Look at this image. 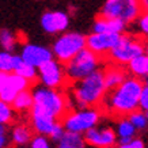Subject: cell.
<instances>
[{
  "mask_svg": "<svg viewBox=\"0 0 148 148\" xmlns=\"http://www.w3.org/2000/svg\"><path fill=\"white\" fill-rule=\"evenodd\" d=\"M143 82L139 77H126L117 88L105 94L102 102L108 103L109 110L120 116H128L139 109V99L143 91Z\"/></svg>",
  "mask_w": 148,
  "mask_h": 148,
  "instance_id": "cell-1",
  "label": "cell"
},
{
  "mask_svg": "<svg viewBox=\"0 0 148 148\" xmlns=\"http://www.w3.org/2000/svg\"><path fill=\"white\" fill-rule=\"evenodd\" d=\"M33 103L30 116H44L52 118H61L67 113V98L57 88L45 86H36L32 90Z\"/></svg>",
  "mask_w": 148,
  "mask_h": 148,
  "instance_id": "cell-2",
  "label": "cell"
},
{
  "mask_svg": "<svg viewBox=\"0 0 148 148\" xmlns=\"http://www.w3.org/2000/svg\"><path fill=\"white\" fill-rule=\"evenodd\" d=\"M105 94L106 88H105L102 69H97L88 76L73 82L72 95L80 109L92 108L98 105L99 102H102Z\"/></svg>",
  "mask_w": 148,
  "mask_h": 148,
  "instance_id": "cell-3",
  "label": "cell"
},
{
  "mask_svg": "<svg viewBox=\"0 0 148 148\" xmlns=\"http://www.w3.org/2000/svg\"><path fill=\"white\" fill-rule=\"evenodd\" d=\"M101 57L90 49H82L79 53H76L73 57L67 61L64 65V72H65V77L67 80L71 83L77 82L83 79V77L88 76L90 73L99 69L101 67Z\"/></svg>",
  "mask_w": 148,
  "mask_h": 148,
  "instance_id": "cell-4",
  "label": "cell"
},
{
  "mask_svg": "<svg viewBox=\"0 0 148 148\" xmlns=\"http://www.w3.org/2000/svg\"><path fill=\"white\" fill-rule=\"evenodd\" d=\"M141 12L143 7L140 0H105L99 15L118 19L125 25H130L136 22Z\"/></svg>",
  "mask_w": 148,
  "mask_h": 148,
  "instance_id": "cell-5",
  "label": "cell"
},
{
  "mask_svg": "<svg viewBox=\"0 0 148 148\" xmlns=\"http://www.w3.org/2000/svg\"><path fill=\"white\" fill-rule=\"evenodd\" d=\"M84 48L86 36L76 32H64L54 40L50 50L58 63L65 64Z\"/></svg>",
  "mask_w": 148,
  "mask_h": 148,
  "instance_id": "cell-6",
  "label": "cell"
},
{
  "mask_svg": "<svg viewBox=\"0 0 148 148\" xmlns=\"http://www.w3.org/2000/svg\"><path fill=\"white\" fill-rule=\"evenodd\" d=\"M145 45L140 38L129 34H122L120 42L108 54V58L117 65H128L132 58L144 54Z\"/></svg>",
  "mask_w": 148,
  "mask_h": 148,
  "instance_id": "cell-7",
  "label": "cell"
},
{
  "mask_svg": "<svg viewBox=\"0 0 148 148\" xmlns=\"http://www.w3.org/2000/svg\"><path fill=\"white\" fill-rule=\"evenodd\" d=\"M101 120V112L94 108H86L75 112H67L63 116L61 124L64 129L73 133H84L95 126Z\"/></svg>",
  "mask_w": 148,
  "mask_h": 148,
  "instance_id": "cell-8",
  "label": "cell"
},
{
  "mask_svg": "<svg viewBox=\"0 0 148 148\" xmlns=\"http://www.w3.org/2000/svg\"><path fill=\"white\" fill-rule=\"evenodd\" d=\"M38 71V79L41 84L49 87V88H60L61 86L67 82L65 72H64V65L58 63L56 58L48 60L46 63L41 64L37 68Z\"/></svg>",
  "mask_w": 148,
  "mask_h": 148,
  "instance_id": "cell-9",
  "label": "cell"
},
{
  "mask_svg": "<svg viewBox=\"0 0 148 148\" xmlns=\"http://www.w3.org/2000/svg\"><path fill=\"white\" fill-rule=\"evenodd\" d=\"M122 34L113 33H91L86 37V48L98 54L99 57L108 56L109 52L120 42Z\"/></svg>",
  "mask_w": 148,
  "mask_h": 148,
  "instance_id": "cell-10",
  "label": "cell"
},
{
  "mask_svg": "<svg viewBox=\"0 0 148 148\" xmlns=\"http://www.w3.org/2000/svg\"><path fill=\"white\" fill-rule=\"evenodd\" d=\"M83 139L94 148H112L117 144L116 130L110 126H92L84 132Z\"/></svg>",
  "mask_w": 148,
  "mask_h": 148,
  "instance_id": "cell-11",
  "label": "cell"
},
{
  "mask_svg": "<svg viewBox=\"0 0 148 148\" xmlns=\"http://www.w3.org/2000/svg\"><path fill=\"white\" fill-rule=\"evenodd\" d=\"M41 27L48 34H61L69 27V15L65 11H46L41 16Z\"/></svg>",
  "mask_w": 148,
  "mask_h": 148,
  "instance_id": "cell-12",
  "label": "cell"
},
{
  "mask_svg": "<svg viewBox=\"0 0 148 148\" xmlns=\"http://www.w3.org/2000/svg\"><path fill=\"white\" fill-rule=\"evenodd\" d=\"M19 56L25 63L30 64V65L36 68H38L41 64L46 63L48 60L53 58V53H52V50L49 48L38 45V44H30V42H26L22 46V50H21Z\"/></svg>",
  "mask_w": 148,
  "mask_h": 148,
  "instance_id": "cell-13",
  "label": "cell"
},
{
  "mask_svg": "<svg viewBox=\"0 0 148 148\" xmlns=\"http://www.w3.org/2000/svg\"><path fill=\"white\" fill-rule=\"evenodd\" d=\"M126 26L124 22L118 19L106 18L99 15L98 18L94 21L92 25V33H113V34H124L126 30Z\"/></svg>",
  "mask_w": 148,
  "mask_h": 148,
  "instance_id": "cell-14",
  "label": "cell"
},
{
  "mask_svg": "<svg viewBox=\"0 0 148 148\" xmlns=\"http://www.w3.org/2000/svg\"><path fill=\"white\" fill-rule=\"evenodd\" d=\"M126 77H128L126 71L121 68V65L112 64L110 67H106V69H103V82H105L106 91H112L117 88Z\"/></svg>",
  "mask_w": 148,
  "mask_h": 148,
  "instance_id": "cell-15",
  "label": "cell"
},
{
  "mask_svg": "<svg viewBox=\"0 0 148 148\" xmlns=\"http://www.w3.org/2000/svg\"><path fill=\"white\" fill-rule=\"evenodd\" d=\"M12 72L19 75V76L25 77L30 83H34L38 79V71H37V68L30 65V64L25 63L19 54L14 56V71Z\"/></svg>",
  "mask_w": 148,
  "mask_h": 148,
  "instance_id": "cell-16",
  "label": "cell"
},
{
  "mask_svg": "<svg viewBox=\"0 0 148 148\" xmlns=\"http://www.w3.org/2000/svg\"><path fill=\"white\" fill-rule=\"evenodd\" d=\"M32 118V128L37 135L49 136L53 126L58 120L52 118V117H44V116H30Z\"/></svg>",
  "mask_w": 148,
  "mask_h": 148,
  "instance_id": "cell-17",
  "label": "cell"
},
{
  "mask_svg": "<svg viewBox=\"0 0 148 148\" xmlns=\"http://www.w3.org/2000/svg\"><path fill=\"white\" fill-rule=\"evenodd\" d=\"M33 103V94H32V90L30 88H27V90H23L21 92L16 94V97L14 98L12 103H11V106L15 112H30V109H32Z\"/></svg>",
  "mask_w": 148,
  "mask_h": 148,
  "instance_id": "cell-18",
  "label": "cell"
},
{
  "mask_svg": "<svg viewBox=\"0 0 148 148\" xmlns=\"http://www.w3.org/2000/svg\"><path fill=\"white\" fill-rule=\"evenodd\" d=\"M56 148H86V141L80 133L65 130L64 136L57 141Z\"/></svg>",
  "mask_w": 148,
  "mask_h": 148,
  "instance_id": "cell-19",
  "label": "cell"
},
{
  "mask_svg": "<svg viewBox=\"0 0 148 148\" xmlns=\"http://www.w3.org/2000/svg\"><path fill=\"white\" fill-rule=\"evenodd\" d=\"M32 129L27 125H16L12 129V133H11V141H12L15 145H25V144L30 143L32 140Z\"/></svg>",
  "mask_w": 148,
  "mask_h": 148,
  "instance_id": "cell-20",
  "label": "cell"
},
{
  "mask_svg": "<svg viewBox=\"0 0 148 148\" xmlns=\"http://www.w3.org/2000/svg\"><path fill=\"white\" fill-rule=\"evenodd\" d=\"M18 44V38L16 34L10 30V29H1L0 30V45L5 52H11L12 53Z\"/></svg>",
  "mask_w": 148,
  "mask_h": 148,
  "instance_id": "cell-21",
  "label": "cell"
},
{
  "mask_svg": "<svg viewBox=\"0 0 148 148\" xmlns=\"http://www.w3.org/2000/svg\"><path fill=\"white\" fill-rule=\"evenodd\" d=\"M145 61H147V54L145 53L132 58L128 63V71L135 77H144L145 76Z\"/></svg>",
  "mask_w": 148,
  "mask_h": 148,
  "instance_id": "cell-22",
  "label": "cell"
},
{
  "mask_svg": "<svg viewBox=\"0 0 148 148\" xmlns=\"http://www.w3.org/2000/svg\"><path fill=\"white\" fill-rule=\"evenodd\" d=\"M5 86H8L10 88L15 92H21L23 90H27V88H30V86L32 83L29 80H26L25 77L19 76L16 73H8V76H7V82H5Z\"/></svg>",
  "mask_w": 148,
  "mask_h": 148,
  "instance_id": "cell-23",
  "label": "cell"
},
{
  "mask_svg": "<svg viewBox=\"0 0 148 148\" xmlns=\"http://www.w3.org/2000/svg\"><path fill=\"white\" fill-rule=\"evenodd\" d=\"M116 135L118 137H135L136 128L132 125V122L128 118H122L118 121L116 128Z\"/></svg>",
  "mask_w": 148,
  "mask_h": 148,
  "instance_id": "cell-24",
  "label": "cell"
},
{
  "mask_svg": "<svg viewBox=\"0 0 148 148\" xmlns=\"http://www.w3.org/2000/svg\"><path fill=\"white\" fill-rule=\"evenodd\" d=\"M15 120V110L11 105L0 101V125H8Z\"/></svg>",
  "mask_w": 148,
  "mask_h": 148,
  "instance_id": "cell-25",
  "label": "cell"
},
{
  "mask_svg": "<svg viewBox=\"0 0 148 148\" xmlns=\"http://www.w3.org/2000/svg\"><path fill=\"white\" fill-rule=\"evenodd\" d=\"M128 120L132 122V125L136 128V130H141L144 128H147V117H145V113L139 112V110H135L130 114H128Z\"/></svg>",
  "mask_w": 148,
  "mask_h": 148,
  "instance_id": "cell-26",
  "label": "cell"
},
{
  "mask_svg": "<svg viewBox=\"0 0 148 148\" xmlns=\"http://www.w3.org/2000/svg\"><path fill=\"white\" fill-rule=\"evenodd\" d=\"M14 56L11 52H0V72L11 73L14 71Z\"/></svg>",
  "mask_w": 148,
  "mask_h": 148,
  "instance_id": "cell-27",
  "label": "cell"
},
{
  "mask_svg": "<svg viewBox=\"0 0 148 148\" xmlns=\"http://www.w3.org/2000/svg\"><path fill=\"white\" fill-rule=\"evenodd\" d=\"M30 147L32 148H52L48 136H42V135H37L34 137H32L30 140Z\"/></svg>",
  "mask_w": 148,
  "mask_h": 148,
  "instance_id": "cell-28",
  "label": "cell"
},
{
  "mask_svg": "<svg viewBox=\"0 0 148 148\" xmlns=\"http://www.w3.org/2000/svg\"><path fill=\"white\" fill-rule=\"evenodd\" d=\"M136 25H137L140 34L148 37V11H143L140 14V16L136 19Z\"/></svg>",
  "mask_w": 148,
  "mask_h": 148,
  "instance_id": "cell-29",
  "label": "cell"
},
{
  "mask_svg": "<svg viewBox=\"0 0 148 148\" xmlns=\"http://www.w3.org/2000/svg\"><path fill=\"white\" fill-rule=\"evenodd\" d=\"M64 133H65V129H64L63 124H61V121H57V122H56V125L53 126L52 132H50V135L48 136V137H49L53 143H57L58 140L64 136Z\"/></svg>",
  "mask_w": 148,
  "mask_h": 148,
  "instance_id": "cell-30",
  "label": "cell"
},
{
  "mask_svg": "<svg viewBox=\"0 0 148 148\" xmlns=\"http://www.w3.org/2000/svg\"><path fill=\"white\" fill-rule=\"evenodd\" d=\"M11 144V137L5 125H0V148H8Z\"/></svg>",
  "mask_w": 148,
  "mask_h": 148,
  "instance_id": "cell-31",
  "label": "cell"
},
{
  "mask_svg": "<svg viewBox=\"0 0 148 148\" xmlns=\"http://www.w3.org/2000/svg\"><path fill=\"white\" fill-rule=\"evenodd\" d=\"M139 108L143 112H148V87H145V86L143 87V91H141V95H140Z\"/></svg>",
  "mask_w": 148,
  "mask_h": 148,
  "instance_id": "cell-32",
  "label": "cell"
},
{
  "mask_svg": "<svg viewBox=\"0 0 148 148\" xmlns=\"http://www.w3.org/2000/svg\"><path fill=\"white\" fill-rule=\"evenodd\" d=\"M118 148H145V144L141 139H133L126 144H118Z\"/></svg>",
  "mask_w": 148,
  "mask_h": 148,
  "instance_id": "cell-33",
  "label": "cell"
},
{
  "mask_svg": "<svg viewBox=\"0 0 148 148\" xmlns=\"http://www.w3.org/2000/svg\"><path fill=\"white\" fill-rule=\"evenodd\" d=\"M7 76H8V73H5V72H0V91L3 90V87L5 86Z\"/></svg>",
  "mask_w": 148,
  "mask_h": 148,
  "instance_id": "cell-34",
  "label": "cell"
},
{
  "mask_svg": "<svg viewBox=\"0 0 148 148\" xmlns=\"http://www.w3.org/2000/svg\"><path fill=\"white\" fill-rule=\"evenodd\" d=\"M140 4L143 7V11H148V0H140Z\"/></svg>",
  "mask_w": 148,
  "mask_h": 148,
  "instance_id": "cell-35",
  "label": "cell"
},
{
  "mask_svg": "<svg viewBox=\"0 0 148 148\" xmlns=\"http://www.w3.org/2000/svg\"><path fill=\"white\" fill-rule=\"evenodd\" d=\"M145 76H148V54H147V61H145Z\"/></svg>",
  "mask_w": 148,
  "mask_h": 148,
  "instance_id": "cell-36",
  "label": "cell"
},
{
  "mask_svg": "<svg viewBox=\"0 0 148 148\" xmlns=\"http://www.w3.org/2000/svg\"><path fill=\"white\" fill-rule=\"evenodd\" d=\"M143 84L145 86V87H148V76H144V82H143Z\"/></svg>",
  "mask_w": 148,
  "mask_h": 148,
  "instance_id": "cell-37",
  "label": "cell"
},
{
  "mask_svg": "<svg viewBox=\"0 0 148 148\" xmlns=\"http://www.w3.org/2000/svg\"><path fill=\"white\" fill-rule=\"evenodd\" d=\"M144 52L148 54V44H145V49H144Z\"/></svg>",
  "mask_w": 148,
  "mask_h": 148,
  "instance_id": "cell-38",
  "label": "cell"
},
{
  "mask_svg": "<svg viewBox=\"0 0 148 148\" xmlns=\"http://www.w3.org/2000/svg\"><path fill=\"white\" fill-rule=\"evenodd\" d=\"M145 117H147V121H148V112H145Z\"/></svg>",
  "mask_w": 148,
  "mask_h": 148,
  "instance_id": "cell-39",
  "label": "cell"
}]
</instances>
